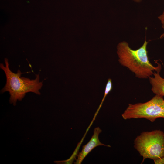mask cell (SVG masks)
Returning a JSON list of instances; mask_svg holds the SVG:
<instances>
[{"label": "cell", "mask_w": 164, "mask_h": 164, "mask_svg": "<svg viewBox=\"0 0 164 164\" xmlns=\"http://www.w3.org/2000/svg\"><path fill=\"white\" fill-rule=\"evenodd\" d=\"M148 43L145 39L142 45L135 50L132 49L125 41L119 43L117 46L119 63L139 79L149 78L153 74L154 71H160L162 69L160 63L156 62L158 65L155 67L149 61L147 50Z\"/></svg>", "instance_id": "6da1fadb"}, {"label": "cell", "mask_w": 164, "mask_h": 164, "mask_svg": "<svg viewBox=\"0 0 164 164\" xmlns=\"http://www.w3.org/2000/svg\"><path fill=\"white\" fill-rule=\"evenodd\" d=\"M5 66L1 63L0 67L5 72L6 78L5 86L1 90L2 93L7 91L10 95L9 102L14 105H16L17 100L21 101L26 93L32 92L40 95L39 91L43 86L42 82L39 81V74L36 76L35 79L21 77L22 73L19 70L16 73L12 72L9 68L8 59H5Z\"/></svg>", "instance_id": "7a4b0ae2"}, {"label": "cell", "mask_w": 164, "mask_h": 164, "mask_svg": "<svg viewBox=\"0 0 164 164\" xmlns=\"http://www.w3.org/2000/svg\"><path fill=\"white\" fill-rule=\"evenodd\" d=\"M135 149L143 159L153 160L164 156V132L160 130L142 132L134 141Z\"/></svg>", "instance_id": "3957f363"}, {"label": "cell", "mask_w": 164, "mask_h": 164, "mask_svg": "<svg viewBox=\"0 0 164 164\" xmlns=\"http://www.w3.org/2000/svg\"><path fill=\"white\" fill-rule=\"evenodd\" d=\"M121 115L124 120L144 118L152 122L158 118H164L163 97L155 94L146 102L129 104Z\"/></svg>", "instance_id": "277c9868"}, {"label": "cell", "mask_w": 164, "mask_h": 164, "mask_svg": "<svg viewBox=\"0 0 164 164\" xmlns=\"http://www.w3.org/2000/svg\"><path fill=\"white\" fill-rule=\"evenodd\" d=\"M102 130L97 127L94 129V134L91 139L85 145L83 146L81 151L77 154L75 164H80L86 156L95 147L100 145L111 147L110 145L101 143L99 139V135Z\"/></svg>", "instance_id": "5b68a950"}, {"label": "cell", "mask_w": 164, "mask_h": 164, "mask_svg": "<svg viewBox=\"0 0 164 164\" xmlns=\"http://www.w3.org/2000/svg\"><path fill=\"white\" fill-rule=\"evenodd\" d=\"M160 71H154L153 77H150L149 79L152 86L151 90L155 94L164 97V78L160 74Z\"/></svg>", "instance_id": "8992f818"}, {"label": "cell", "mask_w": 164, "mask_h": 164, "mask_svg": "<svg viewBox=\"0 0 164 164\" xmlns=\"http://www.w3.org/2000/svg\"><path fill=\"white\" fill-rule=\"evenodd\" d=\"M112 88V80L111 78H109L108 80V81L106 85L104 96L102 99L101 102L95 114L93 120L92 121V122H93V121L94 120L95 117L97 116V114H98V112L99 111L101 108V107L103 102H104L105 99V97H106L108 94L111 91Z\"/></svg>", "instance_id": "52a82bcc"}, {"label": "cell", "mask_w": 164, "mask_h": 164, "mask_svg": "<svg viewBox=\"0 0 164 164\" xmlns=\"http://www.w3.org/2000/svg\"><path fill=\"white\" fill-rule=\"evenodd\" d=\"M158 19L160 21L162 24V26L163 29H164V11L158 17ZM164 38V32L160 36V38L162 39Z\"/></svg>", "instance_id": "ba28073f"}, {"label": "cell", "mask_w": 164, "mask_h": 164, "mask_svg": "<svg viewBox=\"0 0 164 164\" xmlns=\"http://www.w3.org/2000/svg\"><path fill=\"white\" fill-rule=\"evenodd\" d=\"M153 161L155 164H164V156Z\"/></svg>", "instance_id": "9c48e42d"}, {"label": "cell", "mask_w": 164, "mask_h": 164, "mask_svg": "<svg viewBox=\"0 0 164 164\" xmlns=\"http://www.w3.org/2000/svg\"></svg>", "instance_id": "30bf717a"}]
</instances>
